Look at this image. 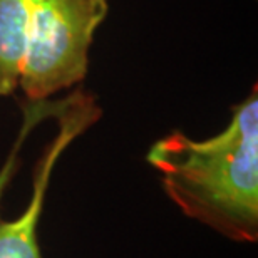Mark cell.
Masks as SVG:
<instances>
[{"label":"cell","mask_w":258,"mask_h":258,"mask_svg":"<svg viewBox=\"0 0 258 258\" xmlns=\"http://www.w3.org/2000/svg\"><path fill=\"white\" fill-rule=\"evenodd\" d=\"M32 7L34 0H0V97L19 87Z\"/></svg>","instance_id":"obj_4"},{"label":"cell","mask_w":258,"mask_h":258,"mask_svg":"<svg viewBox=\"0 0 258 258\" xmlns=\"http://www.w3.org/2000/svg\"><path fill=\"white\" fill-rule=\"evenodd\" d=\"M64 102L62 101H27L25 104H22V114H24V119H22V127L17 134V139H15L12 149H10L7 159L5 163L2 164L0 168V200L5 193V188L9 186L12 178L15 176L17 173V168H19V154H20V149H22L25 139L29 138L30 131L34 127H37L40 122L47 117H55L60 112V109L64 107Z\"/></svg>","instance_id":"obj_5"},{"label":"cell","mask_w":258,"mask_h":258,"mask_svg":"<svg viewBox=\"0 0 258 258\" xmlns=\"http://www.w3.org/2000/svg\"><path fill=\"white\" fill-rule=\"evenodd\" d=\"M148 163L184 215L235 241L258 235V92L233 106L216 136L195 141L174 131L158 139Z\"/></svg>","instance_id":"obj_1"},{"label":"cell","mask_w":258,"mask_h":258,"mask_svg":"<svg viewBox=\"0 0 258 258\" xmlns=\"http://www.w3.org/2000/svg\"><path fill=\"white\" fill-rule=\"evenodd\" d=\"M107 12V0H34L19 79L27 101L49 99L84 81L94 32Z\"/></svg>","instance_id":"obj_2"},{"label":"cell","mask_w":258,"mask_h":258,"mask_svg":"<svg viewBox=\"0 0 258 258\" xmlns=\"http://www.w3.org/2000/svg\"><path fill=\"white\" fill-rule=\"evenodd\" d=\"M102 114L96 97L76 91L66 97V104L55 116L59 131L44 149L34 171L32 196L19 218L0 221V258H42L37 240V226L44 208V198L59 158L77 136L87 131Z\"/></svg>","instance_id":"obj_3"}]
</instances>
